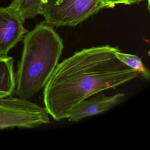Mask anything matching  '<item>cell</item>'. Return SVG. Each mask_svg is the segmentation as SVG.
<instances>
[{
  "label": "cell",
  "instance_id": "obj_5",
  "mask_svg": "<svg viewBox=\"0 0 150 150\" xmlns=\"http://www.w3.org/2000/svg\"><path fill=\"white\" fill-rule=\"evenodd\" d=\"M25 19L9 5L0 8V55H7L24 36Z\"/></svg>",
  "mask_w": 150,
  "mask_h": 150
},
{
  "label": "cell",
  "instance_id": "obj_1",
  "mask_svg": "<svg viewBox=\"0 0 150 150\" xmlns=\"http://www.w3.org/2000/svg\"><path fill=\"white\" fill-rule=\"evenodd\" d=\"M118 49L108 45L86 48L57 64L43 91L45 107L54 120L66 118L83 100L138 77L117 57Z\"/></svg>",
  "mask_w": 150,
  "mask_h": 150
},
{
  "label": "cell",
  "instance_id": "obj_8",
  "mask_svg": "<svg viewBox=\"0 0 150 150\" xmlns=\"http://www.w3.org/2000/svg\"><path fill=\"white\" fill-rule=\"evenodd\" d=\"M42 0H13L9 5L25 19L40 15Z\"/></svg>",
  "mask_w": 150,
  "mask_h": 150
},
{
  "label": "cell",
  "instance_id": "obj_10",
  "mask_svg": "<svg viewBox=\"0 0 150 150\" xmlns=\"http://www.w3.org/2000/svg\"><path fill=\"white\" fill-rule=\"evenodd\" d=\"M107 3L108 8H114L116 5H132L134 4H138L145 0H104ZM148 6L149 8V0H147Z\"/></svg>",
  "mask_w": 150,
  "mask_h": 150
},
{
  "label": "cell",
  "instance_id": "obj_4",
  "mask_svg": "<svg viewBox=\"0 0 150 150\" xmlns=\"http://www.w3.org/2000/svg\"><path fill=\"white\" fill-rule=\"evenodd\" d=\"M49 122L45 107L20 97L0 98V129L33 128Z\"/></svg>",
  "mask_w": 150,
  "mask_h": 150
},
{
  "label": "cell",
  "instance_id": "obj_9",
  "mask_svg": "<svg viewBox=\"0 0 150 150\" xmlns=\"http://www.w3.org/2000/svg\"><path fill=\"white\" fill-rule=\"evenodd\" d=\"M117 57L123 63L135 70L145 80H149L150 73L148 68L144 65L141 59L136 55L122 53L120 49L115 52Z\"/></svg>",
  "mask_w": 150,
  "mask_h": 150
},
{
  "label": "cell",
  "instance_id": "obj_3",
  "mask_svg": "<svg viewBox=\"0 0 150 150\" xmlns=\"http://www.w3.org/2000/svg\"><path fill=\"white\" fill-rule=\"evenodd\" d=\"M104 8V0H42L40 15L52 27L75 26Z\"/></svg>",
  "mask_w": 150,
  "mask_h": 150
},
{
  "label": "cell",
  "instance_id": "obj_6",
  "mask_svg": "<svg viewBox=\"0 0 150 150\" xmlns=\"http://www.w3.org/2000/svg\"><path fill=\"white\" fill-rule=\"evenodd\" d=\"M122 93L111 96L101 94L90 99H85L76 105L66 118L70 122H77L83 118L105 112L118 104L124 98Z\"/></svg>",
  "mask_w": 150,
  "mask_h": 150
},
{
  "label": "cell",
  "instance_id": "obj_7",
  "mask_svg": "<svg viewBox=\"0 0 150 150\" xmlns=\"http://www.w3.org/2000/svg\"><path fill=\"white\" fill-rule=\"evenodd\" d=\"M15 86L13 58L0 55V98L11 96Z\"/></svg>",
  "mask_w": 150,
  "mask_h": 150
},
{
  "label": "cell",
  "instance_id": "obj_2",
  "mask_svg": "<svg viewBox=\"0 0 150 150\" xmlns=\"http://www.w3.org/2000/svg\"><path fill=\"white\" fill-rule=\"evenodd\" d=\"M63 43L53 28L40 22L23 36L15 75V93L29 100L45 87L58 64Z\"/></svg>",
  "mask_w": 150,
  "mask_h": 150
}]
</instances>
